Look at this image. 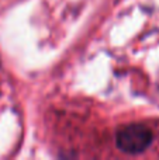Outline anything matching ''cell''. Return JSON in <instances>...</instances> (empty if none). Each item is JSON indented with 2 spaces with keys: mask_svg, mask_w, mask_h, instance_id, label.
Returning a JSON list of instances; mask_svg holds the SVG:
<instances>
[{
  "mask_svg": "<svg viewBox=\"0 0 159 160\" xmlns=\"http://www.w3.org/2000/svg\"><path fill=\"white\" fill-rule=\"evenodd\" d=\"M154 135L149 128L141 124L121 127L115 132V145L120 150L130 155L142 153L151 146Z\"/></svg>",
  "mask_w": 159,
  "mask_h": 160,
  "instance_id": "obj_1",
  "label": "cell"
}]
</instances>
